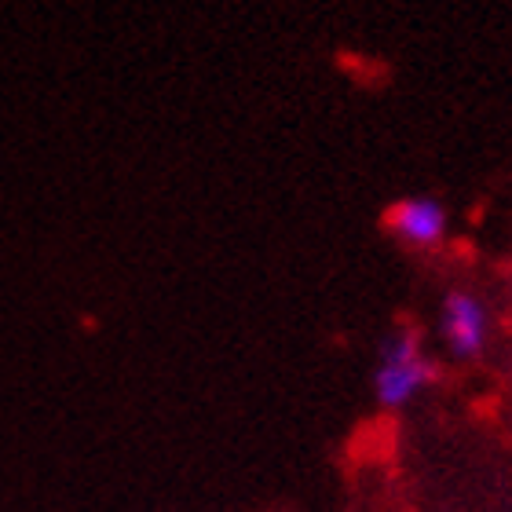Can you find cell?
Listing matches in <instances>:
<instances>
[{"label":"cell","mask_w":512,"mask_h":512,"mask_svg":"<svg viewBox=\"0 0 512 512\" xmlns=\"http://www.w3.org/2000/svg\"><path fill=\"white\" fill-rule=\"evenodd\" d=\"M447 209L436 198L414 194V198H399L395 205H388L384 213V227L388 235L399 238L410 249H436L447 238Z\"/></svg>","instance_id":"3957f363"},{"label":"cell","mask_w":512,"mask_h":512,"mask_svg":"<svg viewBox=\"0 0 512 512\" xmlns=\"http://www.w3.org/2000/svg\"><path fill=\"white\" fill-rule=\"evenodd\" d=\"M436 381V366L425 355L414 330H395L381 341L374 370V395L384 410H403Z\"/></svg>","instance_id":"6da1fadb"},{"label":"cell","mask_w":512,"mask_h":512,"mask_svg":"<svg viewBox=\"0 0 512 512\" xmlns=\"http://www.w3.org/2000/svg\"><path fill=\"white\" fill-rule=\"evenodd\" d=\"M439 330H443V341L450 344V352L458 355V359H476L487 348V337H491L487 304L476 293H469V289H454L443 300Z\"/></svg>","instance_id":"7a4b0ae2"}]
</instances>
